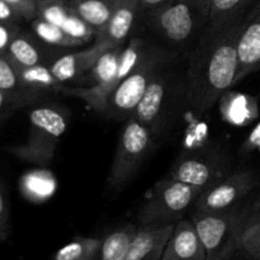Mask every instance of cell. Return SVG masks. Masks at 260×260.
Returning a JSON list of instances; mask_svg holds the SVG:
<instances>
[{"label": "cell", "mask_w": 260, "mask_h": 260, "mask_svg": "<svg viewBox=\"0 0 260 260\" xmlns=\"http://www.w3.org/2000/svg\"><path fill=\"white\" fill-rule=\"evenodd\" d=\"M248 10L208 20L192 52L185 99L197 114L210 111L222 93L236 84L239 36Z\"/></svg>", "instance_id": "cell-1"}, {"label": "cell", "mask_w": 260, "mask_h": 260, "mask_svg": "<svg viewBox=\"0 0 260 260\" xmlns=\"http://www.w3.org/2000/svg\"><path fill=\"white\" fill-rule=\"evenodd\" d=\"M144 51V42L140 38H134L126 48L121 46L109 48L99 57L90 71L93 79L90 88H69L62 85L58 91L83 99L95 112L107 113L109 96L139 63Z\"/></svg>", "instance_id": "cell-2"}, {"label": "cell", "mask_w": 260, "mask_h": 260, "mask_svg": "<svg viewBox=\"0 0 260 260\" xmlns=\"http://www.w3.org/2000/svg\"><path fill=\"white\" fill-rule=\"evenodd\" d=\"M28 123L27 140L18 146L10 147L8 151L23 161L48 165L68 128V118L60 109L42 106L29 112Z\"/></svg>", "instance_id": "cell-3"}, {"label": "cell", "mask_w": 260, "mask_h": 260, "mask_svg": "<svg viewBox=\"0 0 260 260\" xmlns=\"http://www.w3.org/2000/svg\"><path fill=\"white\" fill-rule=\"evenodd\" d=\"M192 221L205 246L206 260H229L240 248L244 211L238 208L226 212L196 211Z\"/></svg>", "instance_id": "cell-4"}, {"label": "cell", "mask_w": 260, "mask_h": 260, "mask_svg": "<svg viewBox=\"0 0 260 260\" xmlns=\"http://www.w3.org/2000/svg\"><path fill=\"white\" fill-rule=\"evenodd\" d=\"M203 190V188L193 187L173 178L161 180L155 185L150 198L140 210V222L141 225L177 223Z\"/></svg>", "instance_id": "cell-5"}, {"label": "cell", "mask_w": 260, "mask_h": 260, "mask_svg": "<svg viewBox=\"0 0 260 260\" xmlns=\"http://www.w3.org/2000/svg\"><path fill=\"white\" fill-rule=\"evenodd\" d=\"M211 0H167L152 10L156 29L173 43H183L210 20Z\"/></svg>", "instance_id": "cell-6"}, {"label": "cell", "mask_w": 260, "mask_h": 260, "mask_svg": "<svg viewBox=\"0 0 260 260\" xmlns=\"http://www.w3.org/2000/svg\"><path fill=\"white\" fill-rule=\"evenodd\" d=\"M151 144V131L134 116L129 117L119 136L109 172L108 182L113 189L122 190L128 184L144 161Z\"/></svg>", "instance_id": "cell-7"}, {"label": "cell", "mask_w": 260, "mask_h": 260, "mask_svg": "<svg viewBox=\"0 0 260 260\" xmlns=\"http://www.w3.org/2000/svg\"><path fill=\"white\" fill-rule=\"evenodd\" d=\"M161 53L145 48L139 63L109 96L107 113L117 119L134 116L147 86L161 66Z\"/></svg>", "instance_id": "cell-8"}, {"label": "cell", "mask_w": 260, "mask_h": 260, "mask_svg": "<svg viewBox=\"0 0 260 260\" xmlns=\"http://www.w3.org/2000/svg\"><path fill=\"white\" fill-rule=\"evenodd\" d=\"M174 91L172 73L160 66L134 113L135 118L146 126L152 135L160 134L167 123L172 112Z\"/></svg>", "instance_id": "cell-9"}, {"label": "cell", "mask_w": 260, "mask_h": 260, "mask_svg": "<svg viewBox=\"0 0 260 260\" xmlns=\"http://www.w3.org/2000/svg\"><path fill=\"white\" fill-rule=\"evenodd\" d=\"M255 183V175L251 170L233 173L201 193L194 203L196 211L226 212L235 210L236 205L250 193Z\"/></svg>", "instance_id": "cell-10"}, {"label": "cell", "mask_w": 260, "mask_h": 260, "mask_svg": "<svg viewBox=\"0 0 260 260\" xmlns=\"http://www.w3.org/2000/svg\"><path fill=\"white\" fill-rule=\"evenodd\" d=\"M236 83L260 70V0L248 10L241 25L238 45Z\"/></svg>", "instance_id": "cell-11"}, {"label": "cell", "mask_w": 260, "mask_h": 260, "mask_svg": "<svg viewBox=\"0 0 260 260\" xmlns=\"http://www.w3.org/2000/svg\"><path fill=\"white\" fill-rule=\"evenodd\" d=\"M175 223H147L137 228L123 260H161Z\"/></svg>", "instance_id": "cell-12"}, {"label": "cell", "mask_w": 260, "mask_h": 260, "mask_svg": "<svg viewBox=\"0 0 260 260\" xmlns=\"http://www.w3.org/2000/svg\"><path fill=\"white\" fill-rule=\"evenodd\" d=\"M113 47H116V46L111 45L108 42H98V41H95V43L89 48H86V50L66 53V55L56 58L53 62H51V71L61 83L75 80V79L83 76L84 74L93 70L94 65L99 60V57L106 51Z\"/></svg>", "instance_id": "cell-13"}, {"label": "cell", "mask_w": 260, "mask_h": 260, "mask_svg": "<svg viewBox=\"0 0 260 260\" xmlns=\"http://www.w3.org/2000/svg\"><path fill=\"white\" fill-rule=\"evenodd\" d=\"M161 260H206V251L193 221L180 220L165 245Z\"/></svg>", "instance_id": "cell-14"}, {"label": "cell", "mask_w": 260, "mask_h": 260, "mask_svg": "<svg viewBox=\"0 0 260 260\" xmlns=\"http://www.w3.org/2000/svg\"><path fill=\"white\" fill-rule=\"evenodd\" d=\"M140 7V0H114L111 19L95 41L108 42L116 47L122 46L134 27Z\"/></svg>", "instance_id": "cell-15"}, {"label": "cell", "mask_w": 260, "mask_h": 260, "mask_svg": "<svg viewBox=\"0 0 260 260\" xmlns=\"http://www.w3.org/2000/svg\"><path fill=\"white\" fill-rule=\"evenodd\" d=\"M220 172L218 160L192 156L180 160L175 165L172 178L193 187L207 189L218 182Z\"/></svg>", "instance_id": "cell-16"}, {"label": "cell", "mask_w": 260, "mask_h": 260, "mask_svg": "<svg viewBox=\"0 0 260 260\" xmlns=\"http://www.w3.org/2000/svg\"><path fill=\"white\" fill-rule=\"evenodd\" d=\"M14 66L17 69L20 83L32 98L46 90L58 91L63 85V83L56 79V76L51 71L50 65L47 63H38L33 66Z\"/></svg>", "instance_id": "cell-17"}, {"label": "cell", "mask_w": 260, "mask_h": 260, "mask_svg": "<svg viewBox=\"0 0 260 260\" xmlns=\"http://www.w3.org/2000/svg\"><path fill=\"white\" fill-rule=\"evenodd\" d=\"M114 0H70L69 7L85 20L94 30L95 37L103 32L111 19Z\"/></svg>", "instance_id": "cell-18"}, {"label": "cell", "mask_w": 260, "mask_h": 260, "mask_svg": "<svg viewBox=\"0 0 260 260\" xmlns=\"http://www.w3.org/2000/svg\"><path fill=\"white\" fill-rule=\"evenodd\" d=\"M137 226L126 225L104 236L98 253L93 260H123Z\"/></svg>", "instance_id": "cell-19"}, {"label": "cell", "mask_w": 260, "mask_h": 260, "mask_svg": "<svg viewBox=\"0 0 260 260\" xmlns=\"http://www.w3.org/2000/svg\"><path fill=\"white\" fill-rule=\"evenodd\" d=\"M8 58L17 66H33L45 62V55L35 40L27 35H19L12 41L7 53Z\"/></svg>", "instance_id": "cell-20"}, {"label": "cell", "mask_w": 260, "mask_h": 260, "mask_svg": "<svg viewBox=\"0 0 260 260\" xmlns=\"http://www.w3.org/2000/svg\"><path fill=\"white\" fill-rule=\"evenodd\" d=\"M0 89L9 96L13 106H22L33 99L20 83L15 66L5 55L0 56Z\"/></svg>", "instance_id": "cell-21"}, {"label": "cell", "mask_w": 260, "mask_h": 260, "mask_svg": "<svg viewBox=\"0 0 260 260\" xmlns=\"http://www.w3.org/2000/svg\"><path fill=\"white\" fill-rule=\"evenodd\" d=\"M103 238L78 236L58 249L53 260H93L102 245Z\"/></svg>", "instance_id": "cell-22"}, {"label": "cell", "mask_w": 260, "mask_h": 260, "mask_svg": "<svg viewBox=\"0 0 260 260\" xmlns=\"http://www.w3.org/2000/svg\"><path fill=\"white\" fill-rule=\"evenodd\" d=\"M33 32L36 33L38 38L42 42L47 45L53 46V47L69 48V47H78V46L84 45V42L78 38H74L69 36L62 28L58 25L48 23L41 18H36L32 20Z\"/></svg>", "instance_id": "cell-23"}, {"label": "cell", "mask_w": 260, "mask_h": 260, "mask_svg": "<svg viewBox=\"0 0 260 260\" xmlns=\"http://www.w3.org/2000/svg\"><path fill=\"white\" fill-rule=\"evenodd\" d=\"M71 13V8L63 0H37V18L62 27Z\"/></svg>", "instance_id": "cell-24"}, {"label": "cell", "mask_w": 260, "mask_h": 260, "mask_svg": "<svg viewBox=\"0 0 260 260\" xmlns=\"http://www.w3.org/2000/svg\"><path fill=\"white\" fill-rule=\"evenodd\" d=\"M253 2L254 0H211L210 20L220 19L241 10L249 9Z\"/></svg>", "instance_id": "cell-25"}, {"label": "cell", "mask_w": 260, "mask_h": 260, "mask_svg": "<svg viewBox=\"0 0 260 260\" xmlns=\"http://www.w3.org/2000/svg\"><path fill=\"white\" fill-rule=\"evenodd\" d=\"M253 259L260 260V223L250 226L243 233L240 248Z\"/></svg>", "instance_id": "cell-26"}, {"label": "cell", "mask_w": 260, "mask_h": 260, "mask_svg": "<svg viewBox=\"0 0 260 260\" xmlns=\"http://www.w3.org/2000/svg\"><path fill=\"white\" fill-rule=\"evenodd\" d=\"M23 20H33L37 18V0H4Z\"/></svg>", "instance_id": "cell-27"}, {"label": "cell", "mask_w": 260, "mask_h": 260, "mask_svg": "<svg viewBox=\"0 0 260 260\" xmlns=\"http://www.w3.org/2000/svg\"><path fill=\"white\" fill-rule=\"evenodd\" d=\"M20 33L17 23L0 22V56L5 55L12 41Z\"/></svg>", "instance_id": "cell-28"}, {"label": "cell", "mask_w": 260, "mask_h": 260, "mask_svg": "<svg viewBox=\"0 0 260 260\" xmlns=\"http://www.w3.org/2000/svg\"><path fill=\"white\" fill-rule=\"evenodd\" d=\"M9 235V208L4 192L0 188V243L7 240Z\"/></svg>", "instance_id": "cell-29"}, {"label": "cell", "mask_w": 260, "mask_h": 260, "mask_svg": "<svg viewBox=\"0 0 260 260\" xmlns=\"http://www.w3.org/2000/svg\"><path fill=\"white\" fill-rule=\"evenodd\" d=\"M256 223H260V200L250 208L244 210V231Z\"/></svg>", "instance_id": "cell-30"}, {"label": "cell", "mask_w": 260, "mask_h": 260, "mask_svg": "<svg viewBox=\"0 0 260 260\" xmlns=\"http://www.w3.org/2000/svg\"><path fill=\"white\" fill-rule=\"evenodd\" d=\"M23 20L20 15L4 0H0V22L18 23Z\"/></svg>", "instance_id": "cell-31"}, {"label": "cell", "mask_w": 260, "mask_h": 260, "mask_svg": "<svg viewBox=\"0 0 260 260\" xmlns=\"http://www.w3.org/2000/svg\"><path fill=\"white\" fill-rule=\"evenodd\" d=\"M260 147V122L253 128V131L249 134L245 144L243 145V150L245 152L253 151V150Z\"/></svg>", "instance_id": "cell-32"}, {"label": "cell", "mask_w": 260, "mask_h": 260, "mask_svg": "<svg viewBox=\"0 0 260 260\" xmlns=\"http://www.w3.org/2000/svg\"><path fill=\"white\" fill-rule=\"evenodd\" d=\"M165 2H167V0H140V4H141L142 8L149 9L152 12V10L157 9L160 5L164 4Z\"/></svg>", "instance_id": "cell-33"}, {"label": "cell", "mask_w": 260, "mask_h": 260, "mask_svg": "<svg viewBox=\"0 0 260 260\" xmlns=\"http://www.w3.org/2000/svg\"><path fill=\"white\" fill-rule=\"evenodd\" d=\"M10 106H13L10 98L2 90V89H0V113H2L3 111H5V109Z\"/></svg>", "instance_id": "cell-34"}]
</instances>
